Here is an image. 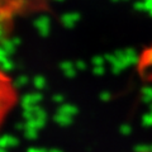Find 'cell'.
I'll return each instance as SVG.
<instances>
[{
	"mask_svg": "<svg viewBox=\"0 0 152 152\" xmlns=\"http://www.w3.org/2000/svg\"><path fill=\"white\" fill-rule=\"evenodd\" d=\"M19 102V91L14 80L0 67V129L5 124Z\"/></svg>",
	"mask_w": 152,
	"mask_h": 152,
	"instance_id": "1",
	"label": "cell"
}]
</instances>
